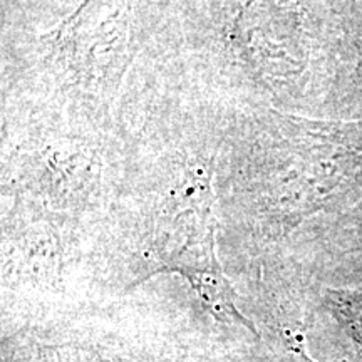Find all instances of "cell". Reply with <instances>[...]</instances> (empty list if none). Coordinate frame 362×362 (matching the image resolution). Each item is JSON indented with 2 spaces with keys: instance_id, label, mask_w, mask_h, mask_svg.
Wrapping results in <instances>:
<instances>
[{
  "instance_id": "obj_2",
  "label": "cell",
  "mask_w": 362,
  "mask_h": 362,
  "mask_svg": "<svg viewBox=\"0 0 362 362\" xmlns=\"http://www.w3.org/2000/svg\"><path fill=\"white\" fill-rule=\"evenodd\" d=\"M277 362H314L307 354L304 341L300 337L288 339L285 344V352L277 357Z\"/></svg>"
},
{
  "instance_id": "obj_1",
  "label": "cell",
  "mask_w": 362,
  "mask_h": 362,
  "mask_svg": "<svg viewBox=\"0 0 362 362\" xmlns=\"http://www.w3.org/2000/svg\"><path fill=\"white\" fill-rule=\"evenodd\" d=\"M330 305L341 324L362 346V291L334 292L330 296Z\"/></svg>"
}]
</instances>
